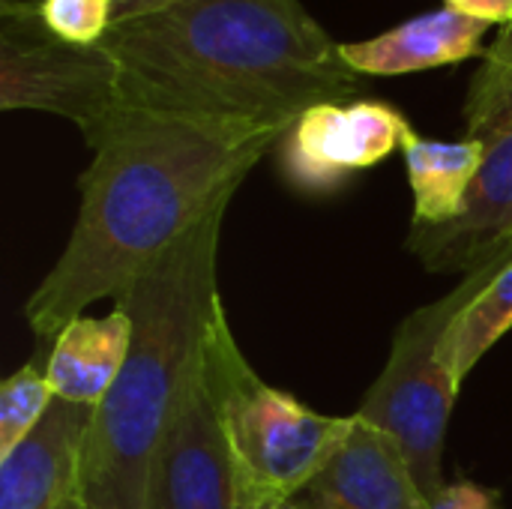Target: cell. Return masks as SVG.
I'll return each mask as SVG.
<instances>
[{"instance_id": "d6986e66", "label": "cell", "mask_w": 512, "mask_h": 509, "mask_svg": "<svg viewBox=\"0 0 512 509\" xmlns=\"http://www.w3.org/2000/svg\"><path fill=\"white\" fill-rule=\"evenodd\" d=\"M429 509H501L498 495L483 489L480 483H447V489L429 501Z\"/></svg>"}, {"instance_id": "7402d4cb", "label": "cell", "mask_w": 512, "mask_h": 509, "mask_svg": "<svg viewBox=\"0 0 512 509\" xmlns=\"http://www.w3.org/2000/svg\"><path fill=\"white\" fill-rule=\"evenodd\" d=\"M66 509H87V507H84V501H81V498H75V501H69V504H66Z\"/></svg>"}, {"instance_id": "8992f818", "label": "cell", "mask_w": 512, "mask_h": 509, "mask_svg": "<svg viewBox=\"0 0 512 509\" xmlns=\"http://www.w3.org/2000/svg\"><path fill=\"white\" fill-rule=\"evenodd\" d=\"M123 105V75L108 51L57 39L42 24L36 0H0L3 111L57 114L93 147Z\"/></svg>"}, {"instance_id": "7c38bea8", "label": "cell", "mask_w": 512, "mask_h": 509, "mask_svg": "<svg viewBox=\"0 0 512 509\" xmlns=\"http://www.w3.org/2000/svg\"><path fill=\"white\" fill-rule=\"evenodd\" d=\"M489 27L453 6H441L372 39L339 42V51L357 75H411L483 57Z\"/></svg>"}, {"instance_id": "8fae6325", "label": "cell", "mask_w": 512, "mask_h": 509, "mask_svg": "<svg viewBox=\"0 0 512 509\" xmlns=\"http://www.w3.org/2000/svg\"><path fill=\"white\" fill-rule=\"evenodd\" d=\"M93 411L66 399L51 402L42 423L0 459V509H66L81 498L78 477Z\"/></svg>"}, {"instance_id": "9a60e30c", "label": "cell", "mask_w": 512, "mask_h": 509, "mask_svg": "<svg viewBox=\"0 0 512 509\" xmlns=\"http://www.w3.org/2000/svg\"><path fill=\"white\" fill-rule=\"evenodd\" d=\"M512 330V261L459 312L444 336V360L462 390L477 363Z\"/></svg>"}, {"instance_id": "3957f363", "label": "cell", "mask_w": 512, "mask_h": 509, "mask_svg": "<svg viewBox=\"0 0 512 509\" xmlns=\"http://www.w3.org/2000/svg\"><path fill=\"white\" fill-rule=\"evenodd\" d=\"M225 210L165 249L117 300L132 339L117 384L93 411L78 495L87 509H144L153 453L192 378L219 297Z\"/></svg>"}, {"instance_id": "30bf717a", "label": "cell", "mask_w": 512, "mask_h": 509, "mask_svg": "<svg viewBox=\"0 0 512 509\" xmlns=\"http://www.w3.org/2000/svg\"><path fill=\"white\" fill-rule=\"evenodd\" d=\"M303 509H429L402 444L354 414V429L294 501Z\"/></svg>"}, {"instance_id": "7a4b0ae2", "label": "cell", "mask_w": 512, "mask_h": 509, "mask_svg": "<svg viewBox=\"0 0 512 509\" xmlns=\"http://www.w3.org/2000/svg\"><path fill=\"white\" fill-rule=\"evenodd\" d=\"M126 105L291 129L321 102H354L363 75L300 0H150L99 42Z\"/></svg>"}, {"instance_id": "ffe728a7", "label": "cell", "mask_w": 512, "mask_h": 509, "mask_svg": "<svg viewBox=\"0 0 512 509\" xmlns=\"http://www.w3.org/2000/svg\"><path fill=\"white\" fill-rule=\"evenodd\" d=\"M444 6H453L486 24H501V30L512 27V0H444Z\"/></svg>"}, {"instance_id": "4fadbf2b", "label": "cell", "mask_w": 512, "mask_h": 509, "mask_svg": "<svg viewBox=\"0 0 512 509\" xmlns=\"http://www.w3.org/2000/svg\"><path fill=\"white\" fill-rule=\"evenodd\" d=\"M132 321L114 306L102 318L81 315L69 321L51 342L45 363L48 384L57 399L99 408L120 378L129 354Z\"/></svg>"}, {"instance_id": "cb8c5ba5", "label": "cell", "mask_w": 512, "mask_h": 509, "mask_svg": "<svg viewBox=\"0 0 512 509\" xmlns=\"http://www.w3.org/2000/svg\"><path fill=\"white\" fill-rule=\"evenodd\" d=\"M147 3H150V0H147Z\"/></svg>"}, {"instance_id": "52a82bcc", "label": "cell", "mask_w": 512, "mask_h": 509, "mask_svg": "<svg viewBox=\"0 0 512 509\" xmlns=\"http://www.w3.org/2000/svg\"><path fill=\"white\" fill-rule=\"evenodd\" d=\"M408 129V117L381 99L321 102L291 123L279 141V165L297 192L330 195L402 150Z\"/></svg>"}, {"instance_id": "5bb4252c", "label": "cell", "mask_w": 512, "mask_h": 509, "mask_svg": "<svg viewBox=\"0 0 512 509\" xmlns=\"http://www.w3.org/2000/svg\"><path fill=\"white\" fill-rule=\"evenodd\" d=\"M402 156L414 192L411 228H441L456 222L483 165L486 144L480 138L435 141L411 126L402 138Z\"/></svg>"}, {"instance_id": "44dd1931", "label": "cell", "mask_w": 512, "mask_h": 509, "mask_svg": "<svg viewBox=\"0 0 512 509\" xmlns=\"http://www.w3.org/2000/svg\"><path fill=\"white\" fill-rule=\"evenodd\" d=\"M114 3V12L120 15V12H129V9H135V6H141V3H147V0H111Z\"/></svg>"}, {"instance_id": "2e32d148", "label": "cell", "mask_w": 512, "mask_h": 509, "mask_svg": "<svg viewBox=\"0 0 512 509\" xmlns=\"http://www.w3.org/2000/svg\"><path fill=\"white\" fill-rule=\"evenodd\" d=\"M54 399L45 369L33 363H24L0 384V459L42 423Z\"/></svg>"}, {"instance_id": "ac0fdd59", "label": "cell", "mask_w": 512, "mask_h": 509, "mask_svg": "<svg viewBox=\"0 0 512 509\" xmlns=\"http://www.w3.org/2000/svg\"><path fill=\"white\" fill-rule=\"evenodd\" d=\"M42 24L63 42L99 45L114 21L111 0H36Z\"/></svg>"}, {"instance_id": "277c9868", "label": "cell", "mask_w": 512, "mask_h": 509, "mask_svg": "<svg viewBox=\"0 0 512 509\" xmlns=\"http://www.w3.org/2000/svg\"><path fill=\"white\" fill-rule=\"evenodd\" d=\"M204 372L225 429L240 509H279L297 501L354 429V414H318L258 378L222 303L204 336Z\"/></svg>"}, {"instance_id": "6da1fadb", "label": "cell", "mask_w": 512, "mask_h": 509, "mask_svg": "<svg viewBox=\"0 0 512 509\" xmlns=\"http://www.w3.org/2000/svg\"><path fill=\"white\" fill-rule=\"evenodd\" d=\"M285 129L123 105L78 177L81 207L63 255L24 303L39 339L96 300H117L165 249L228 207Z\"/></svg>"}, {"instance_id": "e0dca14e", "label": "cell", "mask_w": 512, "mask_h": 509, "mask_svg": "<svg viewBox=\"0 0 512 509\" xmlns=\"http://www.w3.org/2000/svg\"><path fill=\"white\" fill-rule=\"evenodd\" d=\"M512 96V27H504L498 39L486 48L483 63L471 81L465 99V123L468 132L477 129L486 117H492Z\"/></svg>"}, {"instance_id": "9c48e42d", "label": "cell", "mask_w": 512, "mask_h": 509, "mask_svg": "<svg viewBox=\"0 0 512 509\" xmlns=\"http://www.w3.org/2000/svg\"><path fill=\"white\" fill-rule=\"evenodd\" d=\"M468 138L486 144L483 165L456 222L411 228L408 252L429 273H474L512 249V96Z\"/></svg>"}, {"instance_id": "ba28073f", "label": "cell", "mask_w": 512, "mask_h": 509, "mask_svg": "<svg viewBox=\"0 0 512 509\" xmlns=\"http://www.w3.org/2000/svg\"><path fill=\"white\" fill-rule=\"evenodd\" d=\"M144 509H240L225 429L204 372V351L153 453Z\"/></svg>"}, {"instance_id": "603a6c76", "label": "cell", "mask_w": 512, "mask_h": 509, "mask_svg": "<svg viewBox=\"0 0 512 509\" xmlns=\"http://www.w3.org/2000/svg\"><path fill=\"white\" fill-rule=\"evenodd\" d=\"M279 509H303V507H297V504H294V501H291V504H288V507H279Z\"/></svg>"}, {"instance_id": "5b68a950", "label": "cell", "mask_w": 512, "mask_h": 509, "mask_svg": "<svg viewBox=\"0 0 512 509\" xmlns=\"http://www.w3.org/2000/svg\"><path fill=\"white\" fill-rule=\"evenodd\" d=\"M510 261L512 249L507 255L483 264L480 270L462 276L459 285L441 300L411 312L393 336V348L378 381L369 387L366 399L354 411L357 417L390 432L402 444L426 501L438 498L447 489L444 444L453 405L459 399V384L441 351L444 336L450 324L459 318V312Z\"/></svg>"}]
</instances>
